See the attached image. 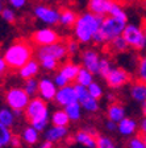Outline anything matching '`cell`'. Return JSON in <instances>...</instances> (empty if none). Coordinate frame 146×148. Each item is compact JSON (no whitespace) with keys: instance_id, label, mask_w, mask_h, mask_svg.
<instances>
[{"instance_id":"1","label":"cell","mask_w":146,"mask_h":148,"mask_svg":"<svg viewBox=\"0 0 146 148\" xmlns=\"http://www.w3.org/2000/svg\"><path fill=\"white\" fill-rule=\"evenodd\" d=\"M32 57H33V46L25 40H16V42H13L5 50L4 61L8 68L20 70L25 64L33 60Z\"/></svg>"},{"instance_id":"2","label":"cell","mask_w":146,"mask_h":148,"mask_svg":"<svg viewBox=\"0 0 146 148\" xmlns=\"http://www.w3.org/2000/svg\"><path fill=\"white\" fill-rule=\"evenodd\" d=\"M103 21L104 17L94 15L91 12L79 16L76 20V24L74 25V33H75L76 40L83 44L92 41V37L101 28Z\"/></svg>"},{"instance_id":"3","label":"cell","mask_w":146,"mask_h":148,"mask_svg":"<svg viewBox=\"0 0 146 148\" xmlns=\"http://www.w3.org/2000/svg\"><path fill=\"white\" fill-rule=\"evenodd\" d=\"M24 115L26 118V120L29 122V124L32 127H34L38 132H42L43 130H46L49 120H50L48 105L40 97H36V98L31 99L28 107L25 108Z\"/></svg>"},{"instance_id":"4","label":"cell","mask_w":146,"mask_h":148,"mask_svg":"<svg viewBox=\"0 0 146 148\" xmlns=\"http://www.w3.org/2000/svg\"><path fill=\"white\" fill-rule=\"evenodd\" d=\"M5 102L9 108L13 111H22L28 107L31 97L21 87H11L5 92Z\"/></svg>"},{"instance_id":"5","label":"cell","mask_w":146,"mask_h":148,"mask_svg":"<svg viewBox=\"0 0 146 148\" xmlns=\"http://www.w3.org/2000/svg\"><path fill=\"white\" fill-rule=\"evenodd\" d=\"M122 37L129 45L136 50L145 49V36H143L142 28L134 24H128L122 32Z\"/></svg>"},{"instance_id":"6","label":"cell","mask_w":146,"mask_h":148,"mask_svg":"<svg viewBox=\"0 0 146 148\" xmlns=\"http://www.w3.org/2000/svg\"><path fill=\"white\" fill-rule=\"evenodd\" d=\"M125 27H126V23L125 21H122L120 18L112 17V16H108V17H104L103 25H101L100 29L105 34L107 41L111 42L112 40L122 36V32H124Z\"/></svg>"},{"instance_id":"7","label":"cell","mask_w":146,"mask_h":148,"mask_svg":"<svg viewBox=\"0 0 146 148\" xmlns=\"http://www.w3.org/2000/svg\"><path fill=\"white\" fill-rule=\"evenodd\" d=\"M32 41L37 46L43 48V46H49L59 42V34L52 28H42V29H38L32 34Z\"/></svg>"},{"instance_id":"8","label":"cell","mask_w":146,"mask_h":148,"mask_svg":"<svg viewBox=\"0 0 146 148\" xmlns=\"http://www.w3.org/2000/svg\"><path fill=\"white\" fill-rule=\"evenodd\" d=\"M37 56L38 57H50V58L59 62L66 58L67 49H66V45H63L61 42H57V44H53V45L40 48L38 52H37Z\"/></svg>"},{"instance_id":"9","label":"cell","mask_w":146,"mask_h":148,"mask_svg":"<svg viewBox=\"0 0 146 148\" xmlns=\"http://www.w3.org/2000/svg\"><path fill=\"white\" fill-rule=\"evenodd\" d=\"M107 85L111 87V89H119L122 87L124 85L130 81V75L125 69L121 68H113L111 70V73L108 74V77L105 78Z\"/></svg>"},{"instance_id":"10","label":"cell","mask_w":146,"mask_h":148,"mask_svg":"<svg viewBox=\"0 0 146 148\" xmlns=\"http://www.w3.org/2000/svg\"><path fill=\"white\" fill-rule=\"evenodd\" d=\"M34 15L38 20L46 23L49 25H54L57 23H59V15L57 9L52 8V7H46V5H37L34 8Z\"/></svg>"},{"instance_id":"11","label":"cell","mask_w":146,"mask_h":148,"mask_svg":"<svg viewBox=\"0 0 146 148\" xmlns=\"http://www.w3.org/2000/svg\"><path fill=\"white\" fill-rule=\"evenodd\" d=\"M55 102L57 105H59L61 107H66V106L71 105V103H75L78 102V98H76V92L74 86L71 85H67V86L62 87V89H58L57 95H55Z\"/></svg>"},{"instance_id":"12","label":"cell","mask_w":146,"mask_h":148,"mask_svg":"<svg viewBox=\"0 0 146 148\" xmlns=\"http://www.w3.org/2000/svg\"><path fill=\"white\" fill-rule=\"evenodd\" d=\"M57 91H58V87L55 86L54 81L49 79V78H42L38 82V95L45 102L54 101L55 95H57Z\"/></svg>"},{"instance_id":"13","label":"cell","mask_w":146,"mask_h":148,"mask_svg":"<svg viewBox=\"0 0 146 148\" xmlns=\"http://www.w3.org/2000/svg\"><path fill=\"white\" fill-rule=\"evenodd\" d=\"M75 142L79 143L80 145L86 148H96V131L92 128H84V130H79L75 134Z\"/></svg>"},{"instance_id":"14","label":"cell","mask_w":146,"mask_h":148,"mask_svg":"<svg viewBox=\"0 0 146 148\" xmlns=\"http://www.w3.org/2000/svg\"><path fill=\"white\" fill-rule=\"evenodd\" d=\"M100 57L95 50L87 49L83 52L82 54V61H83V68L87 69L90 73L97 74L99 73V65H100Z\"/></svg>"},{"instance_id":"15","label":"cell","mask_w":146,"mask_h":148,"mask_svg":"<svg viewBox=\"0 0 146 148\" xmlns=\"http://www.w3.org/2000/svg\"><path fill=\"white\" fill-rule=\"evenodd\" d=\"M112 0H90L88 9L94 15L105 17V15H109L111 7H112Z\"/></svg>"},{"instance_id":"16","label":"cell","mask_w":146,"mask_h":148,"mask_svg":"<svg viewBox=\"0 0 146 148\" xmlns=\"http://www.w3.org/2000/svg\"><path fill=\"white\" fill-rule=\"evenodd\" d=\"M67 132H69L67 127H55V126L49 127L45 132V140L52 143V144L53 143H58L66 138Z\"/></svg>"},{"instance_id":"17","label":"cell","mask_w":146,"mask_h":148,"mask_svg":"<svg viewBox=\"0 0 146 148\" xmlns=\"http://www.w3.org/2000/svg\"><path fill=\"white\" fill-rule=\"evenodd\" d=\"M107 116H108V120L111 122H115L116 124H119L125 116V108L122 107L120 103L117 102H113L111 103L108 110H107Z\"/></svg>"},{"instance_id":"18","label":"cell","mask_w":146,"mask_h":148,"mask_svg":"<svg viewBox=\"0 0 146 148\" xmlns=\"http://www.w3.org/2000/svg\"><path fill=\"white\" fill-rule=\"evenodd\" d=\"M38 71H40V62L36 61V60H31L18 70V74H20V77L26 81L34 78L38 74Z\"/></svg>"},{"instance_id":"19","label":"cell","mask_w":146,"mask_h":148,"mask_svg":"<svg viewBox=\"0 0 146 148\" xmlns=\"http://www.w3.org/2000/svg\"><path fill=\"white\" fill-rule=\"evenodd\" d=\"M138 128L137 122L132 118H124V119L117 124V131L121 134L122 136H132L136 134Z\"/></svg>"},{"instance_id":"20","label":"cell","mask_w":146,"mask_h":148,"mask_svg":"<svg viewBox=\"0 0 146 148\" xmlns=\"http://www.w3.org/2000/svg\"><path fill=\"white\" fill-rule=\"evenodd\" d=\"M79 71H80V66L79 65H76V64H74L73 61H67L66 64L59 69V74L63 75L69 82L75 81L76 77H78V74H79Z\"/></svg>"},{"instance_id":"21","label":"cell","mask_w":146,"mask_h":148,"mask_svg":"<svg viewBox=\"0 0 146 148\" xmlns=\"http://www.w3.org/2000/svg\"><path fill=\"white\" fill-rule=\"evenodd\" d=\"M20 136H21L22 142L28 145H34L38 143V140H40V132L32 126L25 127V128L22 130V132Z\"/></svg>"},{"instance_id":"22","label":"cell","mask_w":146,"mask_h":148,"mask_svg":"<svg viewBox=\"0 0 146 148\" xmlns=\"http://www.w3.org/2000/svg\"><path fill=\"white\" fill-rule=\"evenodd\" d=\"M71 120L66 114L65 108H58L52 114V124L55 127H67Z\"/></svg>"},{"instance_id":"23","label":"cell","mask_w":146,"mask_h":148,"mask_svg":"<svg viewBox=\"0 0 146 148\" xmlns=\"http://www.w3.org/2000/svg\"><path fill=\"white\" fill-rule=\"evenodd\" d=\"M130 95L134 101L145 103L146 102V83L141 82V81L133 83V86L130 89Z\"/></svg>"},{"instance_id":"24","label":"cell","mask_w":146,"mask_h":148,"mask_svg":"<svg viewBox=\"0 0 146 148\" xmlns=\"http://www.w3.org/2000/svg\"><path fill=\"white\" fill-rule=\"evenodd\" d=\"M78 102H79L80 106H82L86 111H88V112H96V111L99 110V101L92 98L90 94H86V95L82 97Z\"/></svg>"},{"instance_id":"25","label":"cell","mask_w":146,"mask_h":148,"mask_svg":"<svg viewBox=\"0 0 146 148\" xmlns=\"http://www.w3.org/2000/svg\"><path fill=\"white\" fill-rule=\"evenodd\" d=\"M76 20H78V16L74 11L71 9H63L59 15V23L65 27H73L76 24Z\"/></svg>"},{"instance_id":"26","label":"cell","mask_w":146,"mask_h":148,"mask_svg":"<svg viewBox=\"0 0 146 148\" xmlns=\"http://www.w3.org/2000/svg\"><path fill=\"white\" fill-rule=\"evenodd\" d=\"M65 111L69 115L70 120H73V122H78L82 118V106H80L79 102H75V103H71V105L66 106Z\"/></svg>"},{"instance_id":"27","label":"cell","mask_w":146,"mask_h":148,"mask_svg":"<svg viewBox=\"0 0 146 148\" xmlns=\"http://www.w3.org/2000/svg\"><path fill=\"white\" fill-rule=\"evenodd\" d=\"M15 118L16 116L11 108H0V124L11 128L15 124Z\"/></svg>"},{"instance_id":"28","label":"cell","mask_w":146,"mask_h":148,"mask_svg":"<svg viewBox=\"0 0 146 148\" xmlns=\"http://www.w3.org/2000/svg\"><path fill=\"white\" fill-rule=\"evenodd\" d=\"M75 82H76V85L88 87L90 85L94 82V74L90 73L87 69L80 68V71H79V74H78V77H76Z\"/></svg>"},{"instance_id":"29","label":"cell","mask_w":146,"mask_h":148,"mask_svg":"<svg viewBox=\"0 0 146 148\" xmlns=\"http://www.w3.org/2000/svg\"><path fill=\"white\" fill-rule=\"evenodd\" d=\"M109 16L116 17V18H120V20H122V21H125V23L128 20L126 12H125L124 9H122V7L120 5L119 3H116V1L112 3V7H111V11H109Z\"/></svg>"},{"instance_id":"30","label":"cell","mask_w":146,"mask_h":148,"mask_svg":"<svg viewBox=\"0 0 146 148\" xmlns=\"http://www.w3.org/2000/svg\"><path fill=\"white\" fill-rule=\"evenodd\" d=\"M109 48L113 50V52L121 53V52H125V50L128 49L129 45L126 44V41L124 40V37L120 36V37H117V38H115V40L111 41V42H109Z\"/></svg>"},{"instance_id":"31","label":"cell","mask_w":146,"mask_h":148,"mask_svg":"<svg viewBox=\"0 0 146 148\" xmlns=\"http://www.w3.org/2000/svg\"><path fill=\"white\" fill-rule=\"evenodd\" d=\"M12 132L8 127L0 124V147H5V145L11 144V140H12Z\"/></svg>"},{"instance_id":"32","label":"cell","mask_w":146,"mask_h":148,"mask_svg":"<svg viewBox=\"0 0 146 148\" xmlns=\"http://www.w3.org/2000/svg\"><path fill=\"white\" fill-rule=\"evenodd\" d=\"M22 89H24L25 92L32 98V97H34L36 94H38V81H36L34 78H32V79H26Z\"/></svg>"},{"instance_id":"33","label":"cell","mask_w":146,"mask_h":148,"mask_svg":"<svg viewBox=\"0 0 146 148\" xmlns=\"http://www.w3.org/2000/svg\"><path fill=\"white\" fill-rule=\"evenodd\" d=\"M96 148H117L111 138L104 135H97L96 138Z\"/></svg>"},{"instance_id":"34","label":"cell","mask_w":146,"mask_h":148,"mask_svg":"<svg viewBox=\"0 0 146 148\" xmlns=\"http://www.w3.org/2000/svg\"><path fill=\"white\" fill-rule=\"evenodd\" d=\"M112 66H111V62L109 60H107V58H101L100 60V65H99V75L103 78H107L108 77V74L111 73V70H112Z\"/></svg>"},{"instance_id":"35","label":"cell","mask_w":146,"mask_h":148,"mask_svg":"<svg viewBox=\"0 0 146 148\" xmlns=\"http://www.w3.org/2000/svg\"><path fill=\"white\" fill-rule=\"evenodd\" d=\"M38 60H40L41 66L46 70H55L58 68V61L50 58V57H38Z\"/></svg>"},{"instance_id":"36","label":"cell","mask_w":146,"mask_h":148,"mask_svg":"<svg viewBox=\"0 0 146 148\" xmlns=\"http://www.w3.org/2000/svg\"><path fill=\"white\" fill-rule=\"evenodd\" d=\"M87 90H88L90 95H91L92 98L97 99V101L103 97V89H101V86L99 85V83H96V82H92L91 85L87 87Z\"/></svg>"},{"instance_id":"37","label":"cell","mask_w":146,"mask_h":148,"mask_svg":"<svg viewBox=\"0 0 146 148\" xmlns=\"http://www.w3.org/2000/svg\"><path fill=\"white\" fill-rule=\"evenodd\" d=\"M138 79L141 82L146 83V56L141 57L140 58V62H138Z\"/></svg>"},{"instance_id":"38","label":"cell","mask_w":146,"mask_h":148,"mask_svg":"<svg viewBox=\"0 0 146 148\" xmlns=\"http://www.w3.org/2000/svg\"><path fill=\"white\" fill-rule=\"evenodd\" d=\"M128 148H146L145 140H143L142 135H136L129 140L128 143Z\"/></svg>"},{"instance_id":"39","label":"cell","mask_w":146,"mask_h":148,"mask_svg":"<svg viewBox=\"0 0 146 148\" xmlns=\"http://www.w3.org/2000/svg\"><path fill=\"white\" fill-rule=\"evenodd\" d=\"M66 49H67V54H70V56L76 54V53L79 52V44L75 40H70L66 44Z\"/></svg>"},{"instance_id":"40","label":"cell","mask_w":146,"mask_h":148,"mask_svg":"<svg viewBox=\"0 0 146 148\" xmlns=\"http://www.w3.org/2000/svg\"><path fill=\"white\" fill-rule=\"evenodd\" d=\"M54 83H55V86H57L58 89H62V87H65V86L69 85V81H67L63 75H61V74L58 73L54 77Z\"/></svg>"},{"instance_id":"41","label":"cell","mask_w":146,"mask_h":148,"mask_svg":"<svg viewBox=\"0 0 146 148\" xmlns=\"http://www.w3.org/2000/svg\"><path fill=\"white\" fill-rule=\"evenodd\" d=\"M92 41H94V42H96V44H105V42H108V41H107L105 34L103 33V31H101V29H99V31L94 34Z\"/></svg>"},{"instance_id":"42","label":"cell","mask_w":146,"mask_h":148,"mask_svg":"<svg viewBox=\"0 0 146 148\" xmlns=\"http://www.w3.org/2000/svg\"><path fill=\"white\" fill-rule=\"evenodd\" d=\"M1 17H3L7 23H13L15 21V13H13L12 9H9V8L1 11Z\"/></svg>"},{"instance_id":"43","label":"cell","mask_w":146,"mask_h":148,"mask_svg":"<svg viewBox=\"0 0 146 148\" xmlns=\"http://www.w3.org/2000/svg\"><path fill=\"white\" fill-rule=\"evenodd\" d=\"M21 143H22V139L20 135H13L12 136V140H11V147L12 148H20L21 147Z\"/></svg>"},{"instance_id":"44","label":"cell","mask_w":146,"mask_h":148,"mask_svg":"<svg viewBox=\"0 0 146 148\" xmlns=\"http://www.w3.org/2000/svg\"><path fill=\"white\" fill-rule=\"evenodd\" d=\"M8 1L12 4L15 8H21V7H24L25 3H26V0H8Z\"/></svg>"},{"instance_id":"45","label":"cell","mask_w":146,"mask_h":148,"mask_svg":"<svg viewBox=\"0 0 146 148\" xmlns=\"http://www.w3.org/2000/svg\"><path fill=\"white\" fill-rule=\"evenodd\" d=\"M105 128L108 130V131H116V130H117V124H116L115 122L107 120V123H105Z\"/></svg>"},{"instance_id":"46","label":"cell","mask_w":146,"mask_h":148,"mask_svg":"<svg viewBox=\"0 0 146 148\" xmlns=\"http://www.w3.org/2000/svg\"><path fill=\"white\" fill-rule=\"evenodd\" d=\"M140 131H141V134H142V136H145L146 135V118H143L142 120H141V123H140Z\"/></svg>"},{"instance_id":"47","label":"cell","mask_w":146,"mask_h":148,"mask_svg":"<svg viewBox=\"0 0 146 148\" xmlns=\"http://www.w3.org/2000/svg\"><path fill=\"white\" fill-rule=\"evenodd\" d=\"M7 68H8V66H7V64H5V61H4V58H1V57H0V74H3L4 71H5Z\"/></svg>"},{"instance_id":"48","label":"cell","mask_w":146,"mask_h":148,"mask_svg":"<svg viewBox=\"0 0 146 148\" xmlns=\"http://www.w3.org/2000/svg\"><path fill=\"white\" fill-rule=\"evenodd\" d=\"M141 28L143 31V36H145V52H146V18L142 20V24H141Z\"/></svg>"},{"instance_id":"49","label":"cell","mask_w":146,"mask_h":148,"mask_svg":"<svg viewBox=\"0 0 146 148\" xmlns=\"http://www.w3.org/2000/svg\"><path fill=\"white\" fill-rule=\"evenodd\" d=\"M40 148H53V144H52V143H49V142H46V140H45V142H43L42 144H41V147H40Z\"/></svg>"},{"instance_id":"50","label":"cell","mask_w":146,"mask_h":148,"mask_svg":"<svg viewBox=\"0 0 146 148\" xmlns=\"http://www.w3.org/2000/svg\"><path fill=\"white\" fill-rule=\"evenodd\" d=\"M142 115H143V118H146V102L142 103Z\"/></svg>"},{"instance_id":"51","label":"cell","mask_w":146,"mask_h":148,"mask_svg":"<svg viewBox=\"0 0 146 148\" xmlns=\"http://www.w3.org/2000/svg\"><path fill=\"white\" fill-rule=\"evenodd\" d=\"M12 111H13V110H12ZM13 114H15L16 118H18V116H21V115H22V111H13Z\"/></svg>"},{"instance_id":"52","label":"cell","mask_w":146,"mask_h":148,"mask_svg":"<svg viewBox=\"0 0 146 148\" xmlns=\"http://www.w3.org/2000/svg\"><path fill=\"white\" fill-rule=\"evenodd\" d=\"M1 11H3V8H1V1H0V13H1Z\"/></svg>"},{"instance_id":"53","label":"cell","mask_w":146,"mask_h":148,"mask_svg":"<svg viewBox=\"0 0 146 148\" xmlns=\"http://www.w3.org/2000/svg\"><path fill=\"white\" fill-rule=\"evenodd\" d=\"M143 8L146 9V0H145V1H143Z\"/></svg>"},{"instance_id":"54","label":"cell","mask_w":146,"mask_h":148,"mask_svg":"<svg viewBox=\"0 0 146 148\" xmlns=\"http://www.w3.org/2000/svg\"><path fill=\"white\" fill-rule=\"evenodd\" d=\"M143 140H145V144H146V135L143 136Z\"/></svg>"},{"instance_id":"55","label":"cell","mask_w":146,"mask_h":148,"mask_svg":"<svg viewBox=\"0 0 146 148\" xmlns=\"http://www.w3.org/2000/svg\"><path fill=\"white\" fill-rule=\"evenodd\" d=\"M0 148H1V147H0Z\"/></svg>"}]
</instances>
